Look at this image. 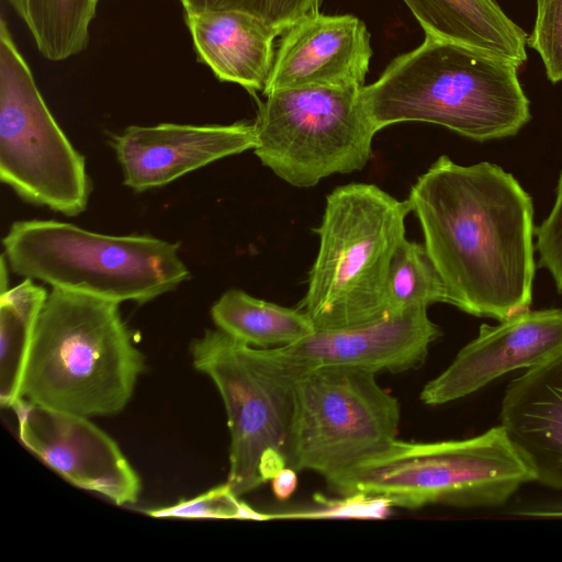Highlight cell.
Wrapping results in <instances>:
<instances>
[{"label":"cell","instance_id":"1","mask_svg":"<svg viewBox=\"0 0 562 562\" xmlns=\"http://www.w3.org/2000/svg\"><path fill=\"white\" fill-rule=\"evenodd\" d=\"M451 305L498 322L528 310L536 272L533 204L501 166L440 156L406 199Z\"/></svg>","mask_w":562,"mask_h":562},{"label":"cell","instance_id":"2","mask_svg":"<svg viewBox=\"0 0 562 562\" xmlns=\"http://www.w3.org/2000/svg\"><path fill=\"white\" fill-rule=\"evenodd\" d=\"M519 66L486 52L425 34L362 88L378 131L402 122L443 126L483 143L517 135L531 120Z\"/></svg>","mask_w":562,"mask_h":562},{"label":"cell","instance_id":"3","mask_svg":"<svg viewBox=\"0 0 562 562\" xmlns=\"http://www.w3.org/2000/svg\"><path fill=\"white\" fill-rule=\"evenodd\" d=\"M144 369L119 303L53 289L35 327L21 398L89 418L115 415Z\"/></svg>","mask_w":562,"mask_h":562},{"label":"cell","instance_id":"4","mask_svg":"<svg viewBox=\"0 0 562 562\" xmlns=\"http://www.w3.org/2000/svg\"><path fill=\"white\" fill-rule=\"evenodd\" d=\"M407 200L375 184L349 183L326 198L319 247L297 308L316 329L347 328L390 316L386 280L405 239Z\"/></svg>","mask_w":562,"mask_h":562},{"label":"cell","instance_id":"5","mask_svg":"<svg viewBox=\"0 0 562 562\" xmlns=\"http://www.w3.org/2000/svg\"><path fill=\"white\" fill-rule=\"evenodd\" d=\"M536 474L503 426L469 439L411 442L384 451L327 484L345 498H373L408 509L428 505H504Z\"/></svg>","mask_w":562,"mask_h":562},{"label":"cell","instance_id":"6","mask_svg":"<svg viewBox=\"0 0 562 562\" xmlns=\"http://www.w3.org/2000/svg\"><path fill=\"white\" fill-rule=\"evenodd\" d=\"M18 274L53 289L138 304L190 278L179 244L151 236H114L53 220L13 223L2 239Z\"/></svg>","mask_w":562,"mask_h":562},{"label":"cell","instance_id":"7","mask_svg":"<svg viewBox=\"0 0 562 562\" xmlns=\"http://www.w3.org/2000/svg\"><path fill=\"white\" fill-rule=\"evenodd\" d=\"M294 374L288 467L329 484L397 439L398 400L375 374L335 367Z\"/></svg>","mask_w":562,"mask_h":562},{"label":"cell","instance_id":"8","mask_svg":"<svg viewBox=\"0 0 562 562\" xmlns=\"http://www.w3.org/2000/svg\"><path fill=\"white\" fill-rule=\"evenodd\" d=\"M363 87H302L267 94L258 101L252 123L256 156L297 188L361 170L379 132L366 108Z\"/></svg>","mask_w":562,"mask_h":562},{"label":"cell","instance_id":"9","mask_svg":"<svg viewBox=\"0 0 562 562\" xmlns=\"http://www.w3.org/2000/svg\"><path fill=\"white\" fill-rule=\"evenodd\" d=\"M194 369L217 389L229 430L226 483L241 496L265 484L260 465L272 452L286 459L293 415L294 373L265 349L247 346L220 329L190 345Z\"/></svg>","mask_w":562,"mask_h":562},{"label":"cell","instance_id":"10","mask_svg":"<svg viewBox=\"0 0 562 562\" xmlns=\"http://www.w3.org/2000/svg\"><path fill=\"white\" fill-rule=\"evenodd\" d=\"M0 179L23 200L66 215L89 199L85 158L42 98L3 19L0 24Z\"/></svg>","mask_w":562,"mask_h":562},{"label":"cell","instance_id":"11","mask_svg":"<svg viewBox=\"0 0 562 562\" xmlns=\"http://www.w3.org/2000/svg\"><path fill=\"white\" fill-rule=\"evenodd\" d=\"M21 442L72 485L117 506L135 504L142 483L116 441L89 417L20 398L12 407Z\"/></svg>","mask_w":562,"mask_h":562},{"label":"cell","instance_id":"12","mask_svg":"<svg viewBox=\"0 0 562 562\" xmlns=\"http://www.w3.org/2000/svg\"><path fill=\"white\" fill-rule=\"evenodd\" d=\"M441 336L426 307H414L364 325L316 329L300 341L265 349L291 372L335 367L376 374L420 368Z\"/></svg>","mask_w":562,"mask_h":562},{"label":"cell","instance_id":"13","mask_svg":"<svg viewBox=\"0 0 562 562\" xmlns=\"http://www.w3.org/2000/svg\"><path fill=\"white\" fill-rule=\"evenodd\" d=\"M561 348L562 308H528L497 325L482 324L450 366L423 387L419 398L430 406L447 404L508 372L538 366Z\"/></svg>","mask_w":562,"mask_h":562},{"label":"cell","instance_id":"14","mask_svg":"<svg viewBox=\"0 0 562 562\" xmlns=\"http://www.w3.org/2000/svg\"><path fill=\"white\" fill-rule=\"evenodd\" d=\"M262 91L363 87L372 56L366 24L351 14H310L281 35Z\"/></svg>","mask_w":562,"mask_h":562},{"label":"cell","instance_id":"15","mask_svg":"<svg viewBox=\"0 0 562 562\" xmlns=\"http://www.w3.org/2000/svg\"><path fill=\"white\" fill-rule=\"evenodd\" d=\"M252 123L128 126L114 137L124 184L135 191L165 186L227 156L254 149Z\"/></svg>","mask_w":562,"mask_h":562},{"label":"cell","instance_id":"16","mask_svg":"<svg viewBox=\"0 0 562 562\" xmlns=\"http://www.w3.org/2000/svg\"><path fill=\"white\" fill-rule=\"evenodd\" d=\"M501 426L532 468L536 482L562 491V348L508 384Z\"/></svg>","mask_w":562,"mask_h":562},{"label":"cell","instance_id":"17","mask_svg":"<svg viewBox=\"0 0 562 562\" xmlns=\"http://www.w3.org/2000/svg\"><path fill=\"white\" fill-rule=\"evenodd\" d=\"M199 58L222 81L234 82L254 95L263 91L280 34L240 12L213 11L186 15Z\"/></svg>","mask_w":562,"mask_h":562},{"label":"cell","instance_id":"18","mask_svg":"<svg viewBox=\"0 0 562 562\" xmlns=\"http://www.w3.org/2000/svg\"><path fill=\"white\" fill-rule=\"evenodd\" d=\"M425 34L527 61V34L494 0H403Z\"/></svg>","mask_w":562,"mask_h":562},{"label":"cell","instance_id":"19","mask_svg":"<svg viewBox=\"0 0 562 562\" xmlns=\"http://www.w3.org/2000/svg\"><path fill=\"white\" fill-rule=\"evenodd\" d=\"M211 316L217 329L258 349L286 347L316 330L302 310L256 299L241 290L225 292L213 304Z\"/></svg>","mask_w":562,"mask_h":562},{"label":"cell","instance_id":"20","mask_svg":"<svg viewBox=\"0 0 562 562\" xmlns=\"http://www.w3.org/2000/svg\"><path fill=\"white\" fill-rule=\"evenodd\" d=\"M47 291L25 278L0 294V403L12 408L21 398V386L35 327L47 300Z\"/></svg>","mask_w":562,"mask_h":562},{"label":"cell","instance_id":"21","mask_svg":"<svg viewBox=\"0 0 562 562\" xmlns=\"http://www.w3.org/2000/svg\"><path fill=\"white\" fill-rule=\"evenodd\" d=\"M27 26L38 52L61 61L82 52L99 0H8Z\"/></svg>","mask_w":562,"mask_h":562},{"label":"cell","instance_id":"22","mask_svg":"<svg viewBox=\"0 0 562 562\" xmlns=\"http://www.w3.org/2000/svg\"><path fill=\"white\" fill-rule=\"evenodd\" d=\"M386 302L390 316L434 303L451 304L424 244L405 238L395 250L386 280Z\"/></svg>","mask_w":562,"mask_h":562},{"label":"cell","instance_id":"23","mask_svg":"<svg viewBox=\"0 0 562 562\" xmlns=\"http://www.w3.org/2000/svg\"><path fill=\"white\" fill-rule=\"evenodd\" d=\"M186 15L234 11L251 15L280 35L301 19L319 12L322 0H180Z\"/></svg>","mask_w":562,"mask_h":562},{"label":"cell","instance_id":"24","mask_svg":"<svg viewBox=\"0 0 562 562\" xmlns=\"http://www.w3.org/2000/svg\"><path fill=\"white\" fill-rule=\"evenodd\" d=\"M227 483L216 486L191 499L150 510H144L155 518L184 519H263L265 516L252 510L238 499Z\"/></svg>","mask_w":562,"mask_h":562},{"label":"cell","instance_id":"25","mask_svg":"<svg viewBox=\"0 0 562 562\" xmlns=\"http://www.w3.org/2000/svg\"><path fill=\"white\" fill-rule=\"evenodd\" d=\"M527 46L541 57L547 78L552 83L561 81L562 0H537L536 21Z\"/></svg>","mask_w":562,"mask_h":562},{"label":"cell","instance_id":"26","mask_svg":"<svg viewBox=\"0 0 562 562\" xmlns=\"http://www.w3.org/2000/svg\"><path fill=\"white\" fill-rule=\"evenodd\" d=\"M535 248L538 266L546 269L562 294V170L555 188V200L548 216L536 227Z\"/></svg>","mask_w":562,"mask_h":562},{"label":"cell","instance_id":"27","mask_svg":"<svg viewBox=\"0 0 562 562\" xmlns=\"http://www.w3.org/2000/svg\"><path fill=\"white\" fill-rule=\"evenodd\" d=\"M271 487L279 501L288 499L296 490V471L290 467L280 470L271 480Z\"/></svg>","mask_w":562,"mask_h":562},{"label":"cell","instance_id":"28","mask_svg":"<svg viewBox=\"0 0 562 562\" xmlns=\"http://www.w3.org/2000/svg\"><path fill=\"white\" fill-rule=\"evenodd\" d=\"M7 258L4 254L1 256V267H0V294H3L9 290V278H8V267H7Z\"/></svg>","mask_w":562,"mask_h":562}]
</instances>
